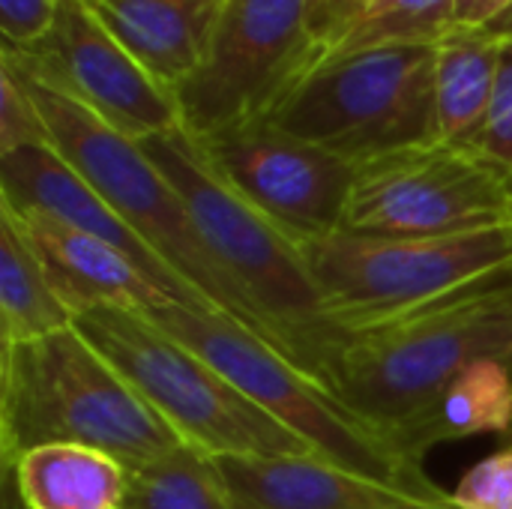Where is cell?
<instances>
[{"mask_svg":"<svg viewBox=\"0 0 512 509\" xmlns=\"http://www.w3.org/2000/svg\"><path fill=\"white\" fill-rule=\"evenodd\" d=\"M486 357L512 360V273L342 333L324 387L423 462L438 402L471 363Z\"/></svg>","mask_w":512,"mask_h":509,"instance_id":"6da1fadb","label":"cell"},{"mask_svg":"<svg viewBox=\"0 0 512 509\" xmlns=\"http://www.w3.org/2000/svg\"><path fill=\"white\" fill-rule=\"evenodd\" d=\"M186 201L210 255L276 333L285 357L324 384L342 330L330 321L300 243L234 192L186 126L138 141Z\"/></svg>","mask_w":512,"mask_h":509,"instance_id":"7a4b0ae2","label":"cell"},{"mask_svg":"<svg viewBox=\"0 0 512 509\" xmlns=\"http://www.w3.org/2000/svg\"><path fill=\"white\" fill-rule=\"evenodd\" d=\"M45 444H84L138 468L183 441L72 324L0 348L3 468Z\"/></svg>","mask_w":512,"mask_h":509,"instance_id":"3957f363","label":"cell"},{"mask_svg":"<svg viewBox=\"0 0 512 509\" xmlns=\"http://www.w3.org/2000/svg\"><path fill=\"white\" fill-rule=\"evenodd\" d=\"M0 60L12 66V72L33 96L48 126L51 147L135 228V234L186 285L201 309L231 318L285 357L270 324L216 264L186 201L147 159L141 144L105 123L72 96L27 75L12 60Z\"/></svg>","mask_w":512,"mask_h":509,"instance_id":"277c9868","label":"cell"},{"mask_svg":"<svg viewBox=\"0 0 512 509\" xmlns=\"http://www.w3.org/2000/svg\"><path fill=\"white\" fill-rule=\"evenodd\" d=\"M138 312L162 333L204 357L243 396L303 438L324 462L426 498H453L423 471L420 459L408 456L396 441L342 405L309 372L231 318L174 300Z\"/></svg>","mask_w":512,"mask_h":509,"instance_id":"5b68a950","label":"cell"},{"mask_svg":"<svg viewBox=\"0 0 512 509\" xmlns=\"http://www.w3.org/2000/svg\"><path fill=\"white\" fill-rule=\"evenodd\" d=\"M75 330L138 390L183 444L213 459L318 456L204 357L162 333L138 309L93 306L75 318Z\"/></svg>","mask_w":512,"mask_h":509,"instance_id":"8992f818","label":"cell"},{"mask_svg":"<svg viewBox=\"0 0 512 509\" xmlns=\"http://www.w3.org/2000/svg\"><path fill=\"white\" fill-rule=\"evenodd\" d=\"M300 252L330 321L348 333L512 273V225L447 237H366L333 231Z\"/></svg>","mask_w":512,"mask_h":509,"instance_id":"52a82bcc","label":"cell"},{"mask_svg":"<svg viewBox=\"0 0 512 509\" xmlns=\"http://www.w3.org/2000/svg\"><path fill=\"white\" fill-rule=\"evenodd\" d=\"M435 45H375L318 63L267 117L351 165L438 141Z\"/></svg>","mask_w":512,"mask_h":509,"instance_id":"ba28073f","label":"cell"},{"mask_svg":"<svg viewBox=\"0 0 512 509\" xmlns=\"http://www.w3.org/2000/svg\"><path fill=\"white\" fill-rule=\"evenodd\" d=\"M318 63L315 0H228L204 63L174 90L183 126L204 138L270 117Z\"/></svg>","mask_w":512,"mask_h":509,"instance_id":"9c48e42d","label":"cell"},{"mask_svg":"<svg viewBox=\"0 0 512 509\" xmlns=\"http://www.w3.org/2000/svg\"><path fill=\"white\" fill-rule=\"evenodd\" d=\"M512 225V171L483 150L444 141L357 165L342 231L447 237Z\"/></svg>","mask_w":512,"mask_h":509,"instance_id":"30bf717a","label":"cell"},{"mask_svg":"<svg viewBox=\"0 0 512 509\" xmlns=\"http://www.w3.org/2000/svg\"><path fill=\"white\" fill-rule=\"evenodd\" d=\"M195 141L216 174L297 243L342 231L357 174L348 159L267 117Z\"/></svg>","mask_w":512,"mask_h":509,"instance_id":"8fae6325","label":"cell"},{"mask_svg":"<svg viewBox=\"0 0 512 509\" xmlns=\"http://www.w3.org/2000/svg\"><path fill=\"white\" fill-rule=\"evenodd\" d=\"M27 75L72 96L132 141L183 126L174 90L159 84L84 6V0H57L51 30L27 45L6 48Z\"/></svg>","mask_w":512,"mask_h":509,"instance_id":"7c38bea8","label":"cell"},{"mask_svg":"<svg viewBox=\"0 0 512 509\" xmlns=\"http://www.w3.org/2000/svg\"><path fill=\"white\" fill-rule=\"evenodd\" d=\"M0 198L15 210H33L99 237L102 243L129 255L150 279H156L171 294V300L201 309V303L135 234V228L54 147H21L0 156Z\"/></svg>","mask_w":512,"mask_h":509,"instance_id":"4fadbf2b","label":"cell"},{"mask_svg":"<svg viewBox=\"0 0 512 509\" xmlns=\"http://www.w3.org/2000/svg\"><path fill=\"white\" fill-rule=\"evenodd\" d=\"M240 509H459L453 498L438 501L405 492L318 456L213 459Z\"/></svg>","mask_w":512,"mask_h":509,"instance_id":"5bb4252c","label":"cell"},{"mask_svg":"<svg viewBox=\"0 0 512 509\" xmlns=\"http://www.w3.org/2000/svg\"><path fill=\"white\" fill-rule=\"evenodd\" d=\"M6 207L15 213L21 231L27 234V240L33 243L36 255L45 264L51 285L57 288V294L72 309L75 318L93 306L150 309L159 303H171V294L120 249L102 243L93 234L69 228L51 216L15 210L12 204Z\"/></svg>","mask_w":512,"mask_h":509,"instance_id":"9a60e30c","label":"cell"},{"mask_svg":"<svg viewBox=\"0 0 512 509\" xmlns=\"http://www.w3.org/2000/svg\"><path fill=\"white\" fill-rule=\"evenodd\" d=\"M228 0H84L96 21L168 90L204 63Z\"/></svg>","mask_w":512,"mask_h":509,"instance_id":"2e32d148","label":"cell"},{"mask_svg":"<svg viewBox=\"0 0 512 509\" xmlns=\"http://www.w3.org/2000/svg\"><path fill=\"white\" fill-rule=\"evenodd\" d=\"M9 474L24 509H123L129 495V468L84 444L33 447Z\"/></svg>","mask_w":512,"mask_h":509,"instance_id":"e0dca14e","label":"cell"},{"mask_svg":"<svg viewBox=\"0 0 512 509\" xmlns=\"http://www.w3.org/2000/svg\"><path fill=\"white\" fill-rule=\"evenodd\" d=\"M501 39L483 27H456L438 42L435 114L438 141L480 150L495 99Z\"/></svg>","mask_w":512,"mask_h":509,"instance_id":"ac0fdd59","label":"cell"},{"mask_svg":"<svg viewBox=\"0 0 512 509\" xmlns=\"http://www.w3.org/2000/svg\"><path fill=\"white\" fill-rule=\"evenodd\" d=\"M75 324L42 258L0 201V348L24 345Z\"/></svg>","mask_w":512,"mask_h":509,"instance_id":"d6986e66","label":"cell"},{"mask_svg":"<svg viewBox=\"0 0 512 509\" xmlns=\"http://www.w3.org/2000/svg\"><path fill=\"white\" fill-rule=\"evenodd\" d=\"M512 429V360L471 363L444 393L429 426V450L441 441L501 435Z\"/></svg>","mask_w":512,"mask_h":509,"instance_id":"ffe728a7","label":"cell"},{"mask_svg":"<svg viewBox=\"0 0 512 509\" xmlns=\"http://www.w3.org/2000/svg\"><path fill=\"white\" fill-rule=\"evenodd\" d=\"M123 509H240L213 456L180 444L177 450L129 468Z\"/></svg>","mask_w":512,"mask_h":509,"instance_id":"44dd1931","label":"cell"},{"mask_svg":"<svg viewBox=\"0 0 512 509\" xmlns=\"http://www.w3.org/2000/svg\"><path fill=\"white\" fill-rule=\"evenodd\" d=\"M459 0H369L327 45V57L375 45H435L456 30Z\"/></svg>","mask_w":512,"mask_h":509,"instance_id":"7402d4cb","label":"cell"},{"mask_svg":"<svg viewBox=\"0 0 512 509\" xmlns=\"http://www.w3.org/2000/svg\"><path fill=\"white\" fill-rule=\"evenodd\" d=\"M21 147H51V135L21 78L0 60V156Z\"/></svg>","mask_w":512,"mask_h":509,"instance_id":"603a6c76","label":"cell"},{"mask_svg":"<svg viewBox=\"0 0 512 509\" xmlns=\"http://www.w3.org/2000/svg\"><path fill=\"white\" fill-rule=\"evenodd\" d=\"M450 495L459 509H512V444L480 459Z\"/></svg>","mask_w":512,"mask_h":509,"instance_id":"cb8c5ba5","label":"cell"},{"mask_svg":"<svg viewBox=\"0 0 512 509\" xmlns=\"http://www.w3.org/2000/svg\"><path fill=\"white\" fill-rule=\"evenodd\" d=\"M480 150L512 171V39H501L498 84H495V99H492Z\"/></svg>","mask_w":512,"mask_h":509,"instance_id":"d4e9b609","label":"cell"},{"mask_svg":"<svg viewBox=\"0 0 512 509\" xmlns=\"http://www.w3.org/2000/svg\"><path fill=\"white\" fill-rule=\"evenodd\" d=\"M57 15V0H0V33L6 48L39 42Z\"/></svg>","mask_w":512,"mask_h":509,"instance_id":"484cf974","label":"cell"},{"mask_svg":"<svg viewBox=\"0 0 512 509\" xmlns=\"http://www.w3.org/2000/svg\"><path fill=\"white\" fill-rule=\"evenodd\" d=\"M369 0H315V27L324 45V57H327V45L333 42V36L366 6Z\"/></svg>","mask_w":512,"mask_h":509,"instance_id":"4316f807","label":"cell"},{"mask_svg":"<svg viewBox=\"0 0 512 509\" xmlns=\"http://www.w3.org/2000/svg\"><path fill=\"white\" fill-rule=\"evenodd\" d=\"M510 3L512 0H459V6H456V27H486Z\"/></svg>","mask_w":512,"mask_h":509,"instance_id":"83f0119b","label":"cell"},{"mask_svg":"<svg viewBox=\"0 0 512 509\" xmlns=\"http://www.w3.org/2000/svg\"><path fill=\"white\" fill-rule=\"evenodd\" d=\"M483 30H486L489 36H495V39H512V3L498 15V18H492Z\"/></svg>","mask_w":512,"mask_h":509,"instance_id":"f1b7e54d","label":"cell"},{"mask_svg":"<svg viewBox=\"0 0 512 509\" xmlns=\"http://www.w3.org/2000/svg\"><path fill=\"white\" fill-rule=\"evenodd\" d=\"M507 444H512V429H510V435H507Z\"/></svg>","mask_w":512,"mask_h":509,"instance_id":"f546056e","label":"cell"}]
</instances>
